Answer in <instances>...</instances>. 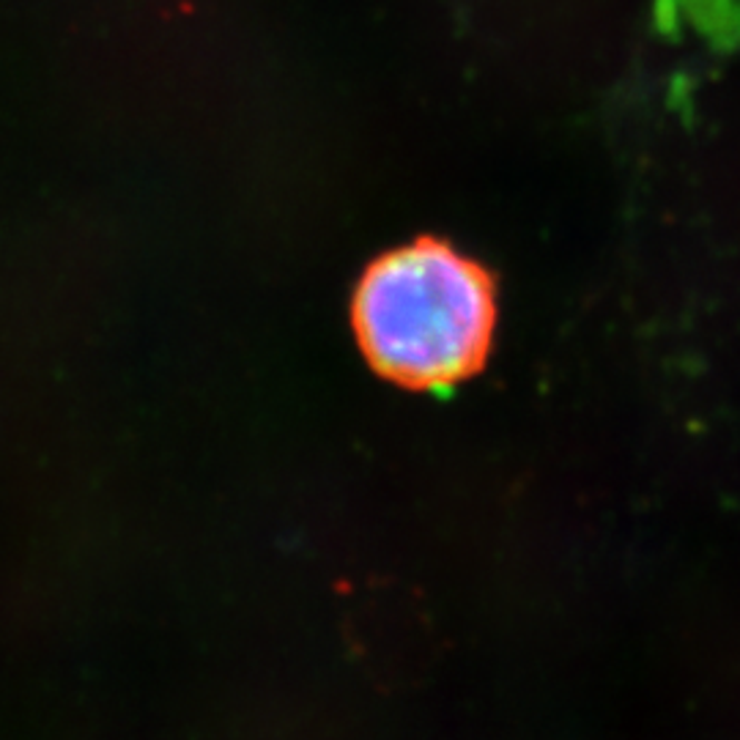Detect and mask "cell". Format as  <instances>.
<instances>
[{
	"mask_svg": "<svg viewBox=\"0 0 740 740\" xmlns=\"http://www.w3.org/2000/svg\"><path fill=\"white\" fill-rule=\"evenodd\" d=\"M496 324L489 272L436 239L387 253L354 296V327L382 376L442 389L483 365Z\"/></svg>",
	"mask_w": 740,
	"mask_h": 740,
	"instance_id": "1",
	"label": "cell"
}]
</instances>
